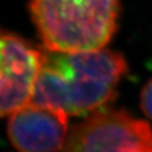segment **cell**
I'll return each mask as SVG.
<instances>
[{
    "mask_svg": "<svg viewBox=\"0 0 152 152\" xmlns=\"http://www.w3.org/2000/svg\"><path fill=\"white\" fill-rule=\"evenodd\" d=\"M142 108L147 116L152 118V79L148 81L142 91Z\"/></svg>",
    "mask_w": 152,
    "mask_h": 152,
    "instance_id": "6",
    "label": "cell"
},
{
    "mask_svg": "<svg viewBox=\"0 0 152 152\" xmlns=\"http://www.w3.org/2000/svg\"><path fill=\"white\" fill-rule=\"evenodd\" d=\"M58 152H152V129L125 112L98 111L70 131Z\"/></svg>",
    "mask_w": 152,
    "mask_h": 152,
    "instance_id": "3",
    "label": "cell"
},
{
    "mask_svg": "<svg viewBox=\"0 0 152 152\" xmlns=\"http://www.w3.org/2000/svg\"><path fill=\"white\" fill-rule=\"evenodd\" d=\"M68 131V115L60 110L28 102L11 114L7 133L20 152H57Z\"/></svg>",
    "mask_w": 152,
    "mask_h": 152,
    "instance_id": "5",
    "label": "cell"
},
{
    "mask_svg": "<svg viewBox=\"0 0 152 152\" xmlns=\"http://www.w3.org/2000/svg\"><path fill=\"white\" fill-rule=\"evenodd\" d=\"M119 0H32L34 23L45 49H102L116 28Z\"/></svg>",
    "mask_w": 152,
    "mask_h": 152,
    "instance_id": "2",
    "label": "cell"
},
{
    "mask_svg": "<svg viewBox=\"0 0 152 152\" xmlns=\"http://www.w3.org/2000/svg\"><path fill=\"white\" fill-rule=\"evenodd\" d=\"M126 69L121 55L104 48L76 52L45 48L28 102L68 116L90 113L111 98Z\"/></svg>",
    "mask_w": 152,
    "mask_h": 152,
    "instance_id": "1",
    "label": "cell"
},
{
    "mask_svg": "<svg viewBox=\"0 0 152 152\" xmlns=\"http://www.w3.org/2000/svg\"><path fill=\"white\" fill-rule=\"evenodd\" d=\"M41 61V50L18 35L0 30V116L31 99Z\"/></svg>",
    "mask_w": 152,
    "mask_h": 152,
    "instance_id": "4",
    "label": "cell"
}]
</instances>
